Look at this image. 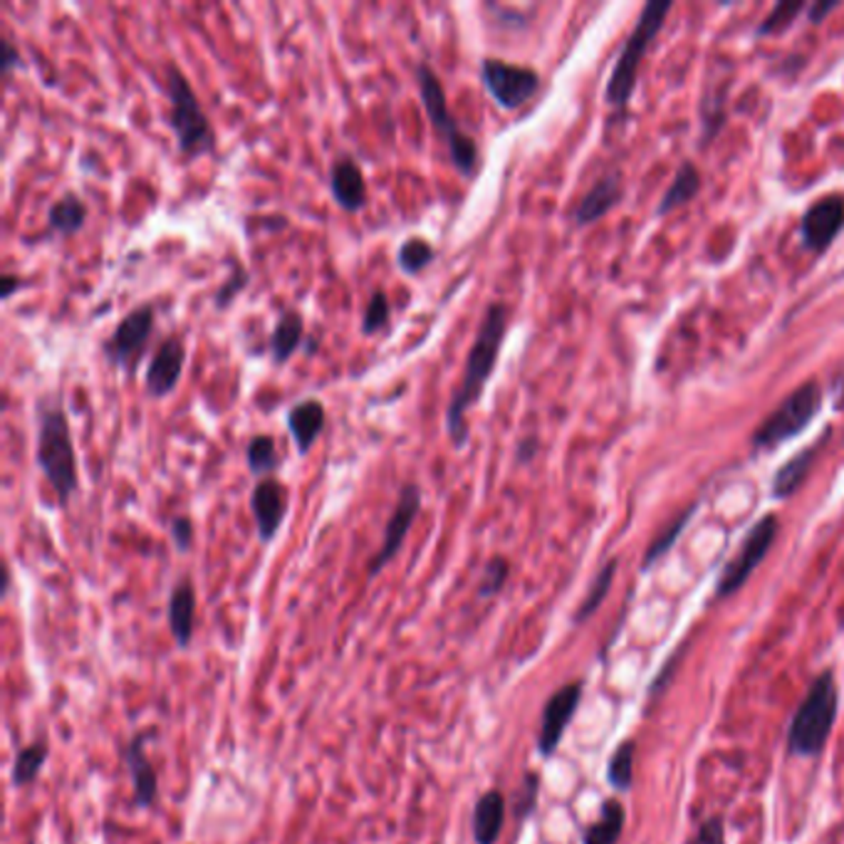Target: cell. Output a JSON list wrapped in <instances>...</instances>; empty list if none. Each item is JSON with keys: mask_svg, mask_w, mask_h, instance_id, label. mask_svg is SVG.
Here are the masks:
<instances>
[{"mask_svg": "<svg viewBox=\"0 0 844 844\" xmlns=\"http://www.w3.org/2000/svg\"><path fill=\"white\" fill-rule=\"evenodd\" d=\"M153 325H157V312H153L151 302H141L137 307H131L102 345V355L107 357L109 365L125 367V369L135 367L139 355L145 353V347L153 332Z\"/></svg>", "mask_w": 844, "mask_h": 844, "instance_id": "obj_9", "label": "cell"}, {"mask_svg": "<svg viewBox=\"0 0 844 844\" xmlns=\"http://www.w3.org/2000/svg\"><path fill=\"white\" fill-rule=\"evenodd\" d=\"M624 830V807L619 800H607L599 810V820L589 825L583 835V844H617Z\"/></svg>", "mask_w": 844, "mask_h": 844, "instance_id": "obj_24", "label": "cell"}, {"mask_svg": "<svg viewBox=\"0 0 844 844\" xmlns=\"http://www.w3.org/2000/svg\"><path fill=\"white\" fill-rule=\"evenodd\" d=\"M125 763L129 767L131 775V785H135V800L139 807H151L153 800H157L159 793V783H157V773H153V765L147 758L145 751V738L135 736L131 743L125 748Z\"/></svg>", "mask_w": 844, "mask_h": 844, "instance_id": "obj_18", "label": "cell"}, {"mask_svg": "<svg viewBox=\"0 0 844 844\" xmlns=\"http://www.w3.org/2000/svg\"><path fill=\"white\" fill-rule=\"evenodd\" d=\"M506 825V797L500 791H488L478 797L474 807V840L476 844H496Z\"/></svg>", "mask_w": 844, "mask_h": 844, "instance_id": "obj_19", "label": "cell"}, {"mask_svg": "<svg viewBox=\"0 0 844 844\" xmlns=\"http://www.w3.org/2000/svg\"><path fill=\"white\" fill-rule=\"evenodd\" d=\"M837 8V3H827V6H815L813 8V20H815V23H820V18H825L827 13H830V10H835Z\"/></svg>", "mask_w": 844, "mask_h": 844, "instance_id": "obj_43", "label": "cell"}, {"mask_svg": "<svg viewBox=\"0 0 844 844\" xmlns=\"http://www.w3.org/2000/svg\"><path fill=\"white\" fill-rule=\"evenodd\" d=\"M508 330V307L503 302H490L484 312V320L478 325L474 345L468 349V357L460 371L458 387L451 394V401L446 407V434L451 438L454 448H464L468 441L466 414L476 407L484 397L490 381L493 369L498 365V355Z\"/></svg>", "mask_w": 844, "mask_h": 844, "instance_id": "obj_1", "label": "cell"}, {"mask_svg": "<svg viewBox=\"0 0 844 844\" xmlns=\"http://www.w3.org/2000/svg\"><path fill=\"white\" fill-rule=\"evenodd\" d=\"M18 288H20V278L13 276V272H8V276H3V288H0V298L10 300Z\"/></svg>", "mask_w": 844, "mask_h": 844, "instance_id": "obj_41", "label": "cell"}, {"mask_svg": "<svg viewBox=\"0 0 844 844\" xmlns=\"http://www.w3.org/2000/svg\"><path fill=\"white\" fill-rule=\"evenodd\" d=\"M288 431L300 456H307L317 444V438L325 431L327 411L320 399H302L288 411Z\"/></svg>", "mask_w": 844, "mask_h": 844, "instance_id": "obj_17", "label": "cell"}, {"mask_svg": "<svg viewBox=\"0 0 844 844\" xmlns=\"http://www.w3.org/2000/svg\"><path fill=\"white\" fill-rule=\"evenodd\" d=\"M800 10H803V6H800V3H783V6H777L773 10V13L767 16V20H765V26L761 28V32H765V36H767V32H777V30L787 28V26H791V20L800 13Z\"/></svg>", "mask_w": 844, "mask_h": 844, "instance_id": "obj_38", "label": "cell"}, {"mask_svg": "<svg viewBox=\"0 0 844 844\" xmlns=\"http://www.w3.org/2000/svg\"><path fill=\"white\" fill-rule=\"evenodd\" d=\"M844 226V199L842 196H827L810 208L803 221L805 244L813 250H825L840 228Z\"/></svg>", "mask_w": 844, "mask_h": 844, "instance_id": "obj_16", "label": "cell"}, {"mask_svg": "<svg viewBox=\"0 0 844 844\" xmlns=\"http://www.w3.org/2000/svg\"><path fill=\"white\" fill-rule=\"evenodd\" d=\"M38 414V438H36V460L46 476L48 486L58 498L60 508H68L72 496L80 490L77 476V456L68 411H64L62 394L50 391L36 404Z\"/></svg>", "mask_w": 844, "mask_h": 844, "instance_id": "obj_2", "label": "cell"}, {"mask_svg": "<svg viewBox=\"0 0 844 844\" xmlns=\"http://www.w3.org/2000/svg\"><path fill=\"white\" fill-rule=\"evenodd\" d=\"M389 315H391V307H389V298L384 290H375L369 295L367 300V307H365V315H361V335H377L384 325L389 322Z\"/></svg>", "mask_w": 844, "mask_h": 844, "instance_id": "obj_32", "label": "cell"}, {"mask_svg": "<svg viewBox=\"0 0 844 844\" xmlns=\"http://www.w3.org/2000/svg\"><path fill=\"white\" fill-rule=\"evenodd\" d=\"M87 203L80 193L68 191L48 208V230L62 238L80 234L87 221Z\"/></svg>", "mask_w": 844, "mask_h": 844, "instance_id": "obj_22", "label": "cell"}, {"mask_svg": "<svg viewBox=\"0 0 844 844\" xmlns=\"http://www.w3.org/2000/svg\"><path fill=\"white\" fill-rule=\"evenodd\" d=\"M305 339V320L298 310H282L270 332V357L276 365H285L298 353Z\"/></svg>", "mask_w": 844, "mask_h": 844, "instance_id": "obj_21", "label": "cell"}, {"mask_svg": "<svg viewBox=\"0 0 844 844\" xmlns=\"http://www.w3.org/2000/svg\"><path fill=\"white\" fill-rule=\"evenodd\" d=\"M480 82L490 100L500 109H518L540 90V75L525 64H513L500 58L480 60Z\"/></svg>", "mask_w": 844, "mask_h": 844, "instance_id": "obj_7", "label": "cell"}, {"mask_svg": "<svg viewBox=\"0 0 844 844\" xmlns=\"http://www.w3.org/2000/svg\"><path fill=\"white\" fill-rule=\"evenodd\" d=\"M246 464L250 474H254L258 480L270 478V474H276L280 466L276 438H272L270 434H256L254 438H250L246 446Z\"/></svg>", "mask_w": 844, "mask_h": 844, "instance_id": "obj_25", "label": "cell"}, {"mask_svg": "<svg viewBox=\"0 0 844 844\" xmlns=\"http://www.w3.org/2000/svg\"><path fill=\"white\" fill-rule=\"evenodd\" d=\"M288 488L278 478H262L250 490V513H254L262 543L276 540L285 515H288Z\"/></svg>", "mask_w": 844, "mask_h": 844, "instance_id": "obj_14", "label": "cell"}, {"mask_svg": "<svg viewBox=\"0 0 844 844\" xmlns=\"http://www.w3.org/2000/svg\"><path fill=\"white\" fill-rule=\"evenodd\" d=\"M330 193L332 201L342 208L345 214H359L367 206V181L361 173L359 163L342 153L330 167Z\"/></svg>", "mask_w": 844, "mask_h": 844, "instance_id": "obj_15", "label": "cell"}, {"mask_svg": "<svg viewBox=\"0 0 844 844\" xmlns=\"http://www.w3.org/2000/svg\"><path fill=\"white\" fill-rule=\"evenodd\" d=\"M18 68H23V58H20V50L10 40H3V72L10 75V72L18 70Z\"/></svg>", "mask_w": 844, "mask_h": 844, "instance_id": "obj_40", "label": "cell"}, {"mask_svg": "<svg viewBox=\"0 0 844 844\" xmlns=\"http://www.w3.org/2000/svg\"><path fill=\"white\" fill-rule=\"evenodd\" d=\"M183 365H186L183 337L169 335L149 359V367L145 375V389L149 397L151 399L169 397V394L179 387Z\"/></svg>", "mask_w": 844, "mask_h": 844, "instance_id": "obj_13", "label": "cell"}, {"mask_svg": "<svg viewBox=\"0 0 844 844\" xmlns=\"http://www.w3.org/2000/svg\"><path fill=\"white\" fill-rule=\"evenodd\" d=\"M421 503H424V493H421L419 484H411V480H409V484H404L399 488L397 506H394L387 525H384V535H381L379 550L369 560V577H377L381 573V569L387 567L394 560V557H397V553L401 550L404 540H407V535L411 530L416 515H419V510H421Z\"/></svg>", "mask_w": 844, "mask_h": 844, "instance_id": "obj_11", "label": "cell"}, {"mask_svg": "<svg viewBox=\"0 0 844 844\" xmlns=\"http://www.w3.org/2000/svg\"><path fill=\"white\" fill-rule=\"evenodd\" d=\"M533 446H535L533 438H528V441H523V444L518 446V456H520V460H530V458H533Z\"/></svg>", "mask_w": 844, "mask_h": 844, "instance_id": "obj_42", "label": "cell"}, {"mask_svg": "<svg viewBox=\"0 0 844 844\" xmlns=\"http://www.w3.org/2000/svg\"><path fill=\"white\" fill-rule=\"evenodd\" d=\"M837 701L840 696L835 676H832V672L820 674L793 716L791 733H787L791 753L803 755V758H815V755L825 751L830 733L835 728L840 708Z\"/></svg>", "mask_w": 844, "mask_h": 844, "instance_id": "obj_5", "label": "cell"}, {"mask_svg": "<svg viewBox=\"0 0 844 844\" xmlns=\"http://www.w3.org/2000/svg\"><path fill=\"white\" fill-rule=\"evenodd\" d=\"M614 573H617V563H607L605 567L599 569V575L595 577V583L589 585V592L585 595L583 605H579V609L575 614V624H583L585 619H589L592 614H595L599 609V605H602V602H605L607 592L612 587Z\"/></svg>", "mask_w": 844, "mask_h": 844, "instance_id": "obj_30", "label": "cell"}, {"mask_svg": "<svg viewBox=\"0 0 844 844\" xmlns=\"http://www.w3.org/2000/svg\"><path fill=\"white\" fill-rule=\"evenodd\" d=\"M508 573H510V565H508L506 557H490L488 565L484 567V575H480L478 597L488 599L493 595H498L503 585H506Z\"/></svg>", "mask_w": 844, "mask_h": 844, "instance_id": "obj_34", "label": "cell"}, {"mask_svg": "<svg viewBox=\"0 0 844 844\" xmlns=\"http://www.w3.org/2000/svg\"><path fill=\"white\" fill-rule=\"evenodd\" d=\"M691 513H694V510H688V513H684V518H678L674 525H672V528H668L662 537H659V540H656L652 547H649V553H646V565H654L656 560H659V557L668 550V547H672L674 543H676V537H678V533H682L684 530V525L688 523V518H691Z\"/></svg>", "mask_w": 844, "mask_h": 844, "instance_id": "obj_36", "label": "cell"}, {"mask_svg": "<svg viewBox=\"0 0 844 844\" xmlns=\"http://www.w3.org/2000/svg\"><path fill=\"white\" fill-rule=\"evenodd\" d=\"M436 260V248L424 238H407L397 250V266L404 276H419Z\"/></svg>", "mask_w": 844, "mask_h": 844, "instance_id": "obj_27", "label": "cell"}, {"mask_svg": "<svg viewBox=\"0 0 844 844\" xmlns=\"http://www.w3.org/2000/svg\"><path fill=\"white\" fill-rule=\"evenodd\" d=\"M193 617H196V592L189 579L171 589L169 597V627L179 646H189L193 637Z\"/></svg>", "mask_w": 844, "mask_h": 844, "instance_id": "obj_20", "label": "cell"}, {"mask_svg": "<svg viewBox=\"0 0 844 844\" xmlns=\"http://www.w3.org/2000/svg\"><path fill=\"white\" fill-rule=\"evenodd\" d=\"M248 282H250V276H248V270L244 268V262H234V268H230V276L221 285H218V290H216L218 310H228V307L236 302L238 295L248 288Z\"/></svg>", "mask_w": 844, "mask_h": 844, "instance_id": "obj_33", "label": "cell"}, {"mask_svg": "<svg viewBox=\"0 0 844 844\" xmlns=\"http://www.w3.org/2000/svg\"><path fill=\"white\" fill-rule=\"evenodd\" d=\"M698 186H701L698 171L691 167V163H684V167L678 169V173H676L672 189H668L664 196V201L659 206V214H668V211H674L676 206L686 203L691 196L698 191Z\"/></svg>", "mask_w": 844, "mask_h": 844, "instance_id": "obj_29", "label": "cell"}, {"mask_svg": "<svg viewBox=\"0 0 844 844\" xmlns=\"http://www.w3.org/2000/svg\"><path fill=\"white\" fill-rule=\"evenodd\" d=\"M813 458H815V448H810V451L795 456L791 464H785L781 470H777L775 484H773V493L777 498L793 496V493L800 488V484H803V478L807 476L810 466H813Z\"/></svg>", "mask_w": 844, "mask_h": 844, "instance_id": "obj_28", "label": "cell"}, {"mask_svg": "<svg viewBox=\"0 0 844 844\" xmlns=\"http://www.w3.org/2000/svg\"><path fill=\"white\" fill-rule=\"evenodd\" d=\"M820 401H822V394L817 389V384L810 381L805 384V387L795 389L791 397H787L781 407L771 414V419H767L761 429L755 431V438H753L755 446L771 448V446L787 441V438L797 436L810 421H813V416L820 409Z\"/></svg>", "mask_w": 844, "mask_h": 844, "instance_id": "obj_8", "label": "cell"}, {"mask_svg": "<svg viewBox=\"0 0 844 844\" xmlns=\"http://www.w3.org/2000/svg\"><path fill=\"white\" fill-rule=\"evenodd\" d=\"M579 701H583V684L579 682L557 688L555 694L547 698L540 718V733H537V753H540L543 758H550L557 751L569 721L577 714Z\"/></svg>", "mask_w": 844, "mask_h": 844, "instance_id": "obj_12", "label": "cell"}, {"mask_svg": "<svg viewBox=\"0 0 844 844\" xmlns=\"http://www.w3.org/2000/svg\"><path fill=\"white\" fill-rule=\"evenodd\" d=\"M619 196H622V189L617 179H602L575 208V221L577 224L597 221L599 216H605L609 208L619 201Z\"/></svg>", "mask_w": 844, "mask_h": 844, "instance_id": "obj_23", "label": "cell"}, {"mask_svg": "<svg viewBox=\"0 0 844 844\" xmlns=\"http://www.w3.org/2000/svg\"><path fill=\"white\" fill-rule=\"evenodd\" d=\"M607 777L617 791H629L634 781V743L632 741H624L619 748L614 751Z\"/></svg>", "mask_w": 844, "mask_h": 844, "instance_id": "obj_31", "label": "cell"}, {"mask_svg": "<svg viewBox=\"0 0 844 844\" xmlns=\"http://www.w3.org/2000/svg\"><path fill=\"white\" fill-rule=\"evenodd\" d=\"M167 97H169V127L177 137V149L183 159H199L216 151V131L208 122L203 107L196 97L191 82L186 80L177 62L167 64Z\"/></svg>", "mask_w": 844, "mask_h": 844, "instance_id": "obj_4", "label": "cell"}, {"mask_svg": "<svg viewBox=\"0 0 844 844\" xmlns=\"http://www.w3.org/2000/svg\"><path fill=\"white\" fill-rule=\"evenodd\" d=\"M668 10L672 8L664 6V3H649L644 8L639 23H637V28H634L632 38L627 40V46H624L617 68H614L612 80L607 85L609 105H627L629 102L634 85H637L639 62H642L644 52H646V48H649V42L654 40L656 32L662 30Z\"/></svg>", "mask_w": 844, "mask_h": 844, "instance_id": "obj_6", "label": "cell"}, {"mask_svg": "<svg viewBox=\"0 0 844 844\" xmlns=\"http://www.w3.org/2000/svg\"><path fill=\"white\" fill-rule=\"evenodd\" d=\"M416 85H419V97L421 105L426 109V117H429L431 127L436 129V135L441 137L444 147L448 151V159H451L454 169L460 173L464 179H474L478 169H480V149L474 141V137H468L464 129L458 127L456 119L448 112V102H446V90L438 75L429 62H419L416 64Z\"/></svg>", "mask_w": 844, "mask_h": 844, "instance_id": "obj_3", "label": "cell"}, {"mask_svg": "<svg viewBox=\"0 0 844 844\" xmlns=\"http://www.w3.org/2000/svg\"><path fill=\"white\" fill-rule=\"evenodd\" d=\"M537 791H540V777H537L535 773H528L523 777V785L518 787V793H515V817L523 820L533 813Z\"/></svg>", "mask_w": 844, "mask_h": 844, "instance_id": "obj_35", "label": "cell"}, {"mask_svg": "<svg viewBox=\"0 0 844 844\" xmlns=\"http://www.w3.org/2000/svg\"><path fill=\"white\" fill-rule=\"evenodd\" d=\"M723 840H726V835H723V822L714 817L701 825L694 844H723Z\"/></svg>", "mask_w": 844, "mask_h": 844, "instance_id": "obj_39", "label": "cell"}, {"mask_svg": "<svg viewBox=\"0 0 844 844\" xmlns=\"http://www.w3.org/2000/svg\"><path fill=\"white\" fill-rule=\"evenodd\" d=\"M775 535H777L775 515H765L763 520L753 525V530L748 533V537H745L738 555L733 557L726 569H723V575L718 579V589H716L718 597L736 595V592L748 583V577L755 573V567L763 563V557L775 543Z\"/></svg>", "mask_w": 844, "mask_h": 844, "instance_id": "obj_10", "label": "cell"}, {"mask_svg": "<svg viewBox=\"0 0 844 844\" xmlns=\"http://www.w3.org/2000/svg\"><path fill=\"white\" fill-rule=\"evenodd\" d=\"M171 540L177 545L179 553H189L193 545V520L186 518V515H173L171 525H169Z\"/></svg>", "mask_w": 844, "mask_h": 844, "instance_id": "obj_37", "label": "cell"}, {"mask_svg": "<svg viewBox=\"0 0 844 844\" xmlns=\"http://www.w3.org/2000/svg\"><path fill=\"white\" fill-rule=\"evenodd\" d=\"M48 743L46 741H36L28 748H20L13 763V773H10V781L18 787H26L30 783H36L38 773L42 771V765L48 761Z\"/></svg>", "mask_w": 844, "mask_h": 844, "instance_id": "obj_26", "label": "cell"}]
</instances>
